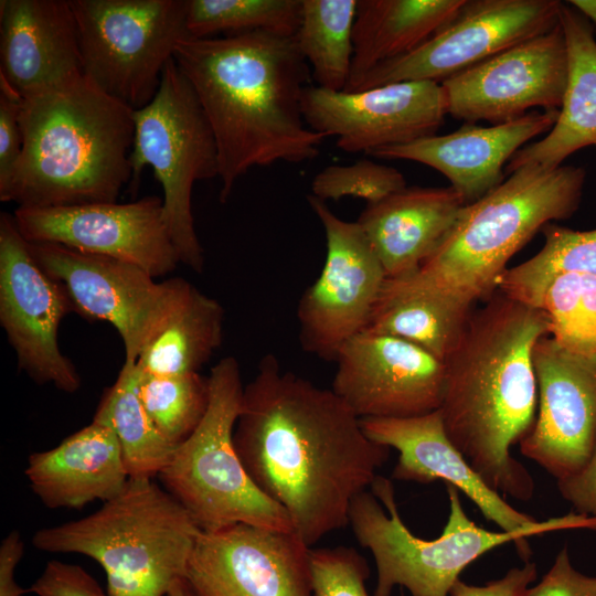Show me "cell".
<instances>
[{"mask_svg":"<svg viewBox=\"0 0 596 596\" xmlns=\"http://www.w3.org/2000/svg\"><path fill=\"white\" fill-rule=\"evenodd\" d=\"M470 313V308L445 298L401 295L379 299L365 330L406 340L445 363Z\"/></svg>","mask_w":596,"mask_h":596,"instance_id":"cell-31","label":"cell"},{"mask_svg":"<svg viewBox=\"0 0 596 596\" xmlns=\"http://www.w3.org/2000/svg\"><path fill=\"white\" fill-rule=\"evenodd\" d=\"M24 473L34 494L50 509L108 501L129 479L115 433L95 421L56 447L31 454Z\"/></svg>","mask_w":596,"mask_h":596,"instance_id":"cell-25","label":"cell"},{"mask_svg":"<svg viewBox=\"0 0 596 596\" xmlns=\"http://www.w3.org/2000/svg\"><path fill=\"white\" fill-rule=\"evenodd\" d=\"M234 445L254 483L310 547L349 525L353 500L390 456L331 389L283 370L272 353L244 386Z\"/></svg>","mask_w":596,"mask_h":596,"instance_id":"cell-1","label":"cell"},{"mask_svg":"<svg viewBox=\"0 0 596 596\" xmlns=\"http://www.w3.org/2000/svg\"><path fill=\"white\" fill-rule=\"evenodd\" d=\"M207 382L202 422L158 476L164 489L202 531L237 523L294 531L287 512L254 483L234 445L244 392L237 360L221 359Z\"/></svg>","mask_w":596,"mask_h":596,"instance_id":"cell-8","label":"cell"},{"mask_svg":"<svg viewBox=\"0 0 596 596\" xmlns=\"http://www.w3.org/2000/svg\"><path fill=\"white\" fill-rule=\"evenodd\" d=\"M465 202L449 187H405L369 203L356 222L387 279L415 273L456 224Z\"/></svg>","mask_w":596,"mask_h":596,"instance_id":"cell-24","label":"cell"},{"mask_svg":"<svg viewBox=\"0 0 596 596\" xmlns=\"http://www.w3.org/2000/svg\"><path fill=\"white\" fill-rule=\"evenodd\" d=\"M30 248L41 267L61 284L73 311L115 327L129 364L137 362L195 288L181 277L156 281L137 265L58 244L30 243Z\"/></svg>","mask_w":596,"mask_h":596,"instance_id":"cell-11","label":"cell"},{"mask_svg":"<svg viewBox=\"0 0 596 596\" xmlns=\"http://www.w3.org/2000/svg\"><path fill=\"white\" fill-rule=\"evenodd\" d=\"M538 309L549 320V336L564 349L596 354V277L560 273L546 284Z\"/></svg>","mask_w":596,"mask_h":596,"instance_id":"cell-35","label":"cell"},{"mask_svg":"<svg viewBox=\"0 0 596 596\" xmlns=\"http://www.w3.org/2000/svg\"><path fill=\"white\" fill-rule=\"evenodd\" d=\"M73 311L61 286L33 256L13 215H0V324L19 368L38 384L75 393L81 377L61 352L58 328Z\"/></svg>","mask_w":596,"mask_h":596,"instance_id":"cell-14","label":"cell"},{"mask_svg":"<svg viewBox=\"0 0 596 596\" xmlns=\"http://www.w3.org/2000/svg\"><path fill=\"white\" fill-rule=\"evenodd\" d=\"M167 596H194L185 578L179 579L169 590Z\"/></svg>","mask_w":596,"mask_h":596,"instance_id":"cell-45","label":"cell"},{"mask_svg":"<svg viewBox=\"0 0 596 596\" xmlns=\"http://www.w3.org/2000/svg\"><path fill=\"white\" fill-rule=\"evenodd\" d=\"M558 0H466L456 17L412 52L384 62L349 92L444 79L560 23ZM347 92V91H345Z\"/></svg>","mask_w":596,"mask_h":596,"instance_id":"cell-13","label":"cell"},{"mask_svg":"<svg viewBox=\"0 0 596 596\" xmlns=\"http://www.w3.org/2000/svg\"><path fill=\"white\" fill-rule=\"evenodd\" d=\"M406 187L404 175L395 168L369 159L349 166L330 164L311 181V195L327 201L344 196L375 203Z\"/></svg>","mask_w":596,"mask_h":596,"instance_id":"cell-36","label":"cell"},{"mask_svg":"<svg viewBox=\"0 0 596 596\" xmlns=\"http://www.w3.org/2000/svg\"><path fill=\"white\" fill-rule=\"evenodd\" d=\"M567 2L583 13L590 22L596 23V0H571Z\"/></svg>","mask_w":596,"mask_h":596,"instance_id":"cell-44","label":"cell"},{"mask_svg":"<svg viewBox=\"0 0 596 596\" xmlns=\"http://www.w3.org/2000/svg\"><path fill=\"white\" fill-rule=\"evenodd\" d=\"M540 310L502 294L471 312L445 361L439 413L451 444L486 483L526 501L534 482L510 449L531 432L538 408L532 352L549 336Z\"/></svg>","mask_w":596,"mask_h":596,"instance_id":"cell-3","label":"cell"},{"mask_svg":"<svg viewBox=\"0 0 596 596\" xmlns=\"http://www.w3.org/2000/svg\"><path fill=\"white\" fill-rule=\"evenodd\" d=\"M224 309L194 288L171 322L146 347L136 365L153 375L198 373L220 348Z\"/></svg>","mask_w":596,"mask_h":596,"instance_id":"cell-29","label":"cell"},{"mask_svg":"<svg viewBox=\"0 0 596 596\" xmlns=\"http://www.w3.org/2000/svg\"><path fill=\"white\" fill-rule=\"evenodd\" d=\"M83 74L134 110L148 105L187 31L188 0H70Z\"/></svg>","mask_w":596,"mask_h":596,"instance_id":"cell-10","label":"cell"},{"mask_svg":"<svg viewBox=\"0 0 596 596\" xmlns=\"http://www.w3.org/2000/svg\"><path fill=\"white\" fill-rule=\"evenodd\" d=\"M558 111L531 110L518 119L489 127L466 123L454 132L386 147L371 156L411 160L439 171L467 205L503 181L505 162L530 139L549 132Z\"/></svg>","mask_w":596,"mask_h":596,"instance_id":"cell-22","label":"cell"},{"mask_svg":"<svg viewBox=\"0 0 596 596\" xmlns=\"http://www.w3.org/2000/svg\"><path fill=\"white\" fill-rule=\"evenodd\" d=\"M310 549L295 531L245 523L201 531L185 581L194 596H312Z\"/></svg>","mask_w":596,"mask_h":596,"instance_id":"cell-18","label":"cell"},{"mask_svg":"<svg viewBox=\"0 0 596 596\" xmlns=\"http://www.w3.org/2000/svg\"><path fill=\"white\" fill-rule=\"evenodd\" d=\"M83 75L70 0L0 1V78L21 98Z\"/></svg>","mask_w":596,"mask_h":596,"instance_id":"cell-21","label":"cell"},{"mask_svg":"<svg viewBox=\"0 0 596 596\" xmlns=\"http://www.w3.org/2000/svg\"><path fill=\"white\" fill-rule=\"evenodd\" d=\"M536 575L535 563L529 561L482 586L470 585L459 578L453 585L449 596H523L529 585L536 579Z\"/></svg>","mask_w":596,"mask_h":596,"instance_id":"cell-41","label":"cell"},{"mask_svg":"<svg viewBox=\"0 0 596 596\" xmlns=\"http://www.w3.org/2000/svg\"><path fill=\"white\" fill-rule=\"evenodd\" d=\"M307 126L345 152L372 155L436 135L447 115L440 83L411 81L359 92L307 85L301 94Z\"/></svg>","mask_w":596,"mask_h":596,"instance_id":"cell-16","label":"cell"},{"mask_svg":"<svg viewBox=\"0 0 596 596\" xmlns=\"http://www.w3.org/2000/svg\"><path fill=\"white\" fill-rule=\"evenodd\" d=\"M538 415L521 453L562 480L579 472L596 444V354L542 337L532 352Z\"/></svg>","mask_w":596,"mask_h":596,"instance_id":"cell-20","label":"cell"},{"mask_svg":"<svg viewBox=\"0 0 596 596\" xmlns=\"http://www.w3.org/2000/svg\"><path fill=\"white\" fill-rule=\"evenodd\" d=\"M202 530L166 489L129 478L96 512L38 530L33 545L78 553L105 571L109 596H167L187 566Z\"/></svg>","mask_w":596,"mask_h":596,"instance_id":"cell-6","label":"cell"},{"mask_svg":"<svg viewBox=\"0 0 596 596\" xmlns=\"http://www.w3.org/2000/svg\"><path fill=\"white\" fill-rule=\"evenodd\" d=\"M523 596H596V576L577 571L565 545L540 583L529 587Z\"/></svg>","mask_w":596,"mask_h":596,"instance_id":"cell-40","label":"cell"},{"mask_svg":"<svg viewBox=\"0 0 596 596\" xmlns=\"http://www.w3.org/2000/svg\"><path fill=\"white\" fill-rule=\"evenodd\" d=\"M137 372V392L147 414L161 435L178 447L193 434L206 413L207 377L199 372L153 375L138 368Z\"/></svg>","mask_w":596,"mask_h":596,"instance_id":"cell-34","label":"cell"},{"mask_svg":"<svg viewBox=\"0 0 596 596\" xmlns=\"http://www.w3.org/2000/svg\"><path fill=\"white\" fill-rule=\"evenodd\" d=\"M541 232L542 248L522 264L507 268L497 281L500 294L535 309L554 275L578 273L596 277V230L575 231L551 222Z\"/></svg>","mask_w":596,"mask_h":596,"instance_id":"cell-32","label":"cell"},{"mask_svg":"<svg viewBox=\"0 0 596 596\" xmlns=\"http://www.w3.org/2000/svg\"><path fill=\"white\" fill-rule=\"evenodd\" d=\"M466 0H358L353 61L344 91L375 66L403 56L451 21Z\"/></svg>","mask_w":596,"mask_h":596,"instance_id":"cell-27","label":"cell"},{"mask_svg":"<svg viewBox=\"0 0 596 596\" xmlns=\"http://www.w3.org/2000/svg\"><path fill=\"white\" fill-rule=\"evenodd\" d=\"M567 83V51L561 24L440 82L447 115L492 125L526 110H560Z\"/></svg>","mask_w":596,"mask_h":596,"instance_id":"cell-15","label":"cell"},{"mask_svg":"<svg viewBox=\"0 0 596 596\" xmlns=\"http://www.w3.org/2000/svg\"><path fill=\"white\" fill-rule=\"evenodd\" d=\"M309 566L312 596H370L365 588L369 565L353 547H311Z\"/></svg>","mask_w":596,"mask_h":596,"instance_id":"cell-37","label":"cell"},{"mask_svg":"<svg viewBox=\"0 0 596 596\" xmlns=\"http://www.w3.org/2000/svg\"><path fill=\"white\" fill-rule=\"evenodd\" d=\"M21 97L0 78V198L6 194L22 156Z\"/></svg>","mask_w":596,"mask_h":596,"instance_id":"cell-38","label":"cell"},{"mask_svg":"<svg viewBox=\"0 0 596 596\" xmlns=\"http://www.w3.org/2000/svg\"><path fill=\"white\" fill-rule=\"evenodd\" d=\"M29 589L38 596H109L84 568L57 560L47 562Z\"/></svg>","mask_w":596,"mask_h":596,"instance_id":"cell-39","label":"cell"},{"mask_svg":"<svg viewBox=\"0 0 596 596\" xmlns=\"http://www.w3.org/2000/svg\"><path fill=\"white\" fill-rule=\"evenodd\" d=\"M134 111L84 75L21 98L22 156L0 200L18 207L117 202L132 178Z\"/></svg>","mask_w":596,"mask_h":596,"instance_id":"cell-4","label":"cell"},{"mask_svg":"<svg viewBox=\"0 0 596 596\" xmlns=\"http://www.w3.org/2000/svg\"><path fill=\"white\" fill-rule=\"evenodd\" d=\"M137 368L124 363L115 383L105 390L93 421L115 433L129 478L158 477L177 447L157 429L137 392Z\"/></svg>","mask_w":596,"mask_h":596,"instance_id":"cell-28","label":"cell"},{"mask_svg":"<svg viewBox=\"0 0 596 596\" xmlns=\"http://www.w3.org/2000/svg\"><path fill=\"white\" fill-rule=\"evenodd\" d=\"M361 425L373 441L398 451L393 479L444 480L465 493L501 531H519L539 522L510 505L473 470L447 437L438 409L407 418H362Z\"/></svg>","mask_w":596,"mask_h":596,"instance_id":"cell-23","label":"cell"},{"mask_svg":"<svg viewBox=\"0 0 596 596\" xmlns=\"http://www.w3.org/2000/svg\"><path fill=\"white\" fill-rule=\"evenodd\" d=\"M307 201L324 231L327 255L298 301L299 340L304 351L336 361L344 343L366 329L386 275L356 221L340 219L311 194Z\"/></svg>","mask_w":596,"mask_h":596,"instance_id":"cell-12","label":"cell"},{"mask_svg":"<svg viewBox=\"0 0 596 596\" xmlns=\"http://www.w3.org/2000/svg\"><path fill=\"white\" fill-rule=\"evenodd\" d=\"M24 553V544L19 531H11L0 545V596H23L30 589L15 582V567Z\"/></svg>","mask_w":596,"mask_h":596,"instance_id":"cell-43","label":"cell"},{"mask_svg":"<svg viewBox=\"0 0 596 596\" xmlns=\"http://www.w3.org/2000/svg\"><path fill=\"white\" fill-rule=\"evenodd\" d=\"M20 233L30 243H53L137 265L155 278L179 264L169 236L162 199L54 207H17Z\"/></svg>","mask_w":596,"mask_h":596,"instance_id":"cell-17","label":"cell"},{"mask_svg":"<svg viewBox=\"0 0 596 596\" xmlns=\"http://www.w3.org/2000/svg\"><path fill=\"white\" fill-rule=\"evenodd\" d=\"M560 24L567 51V83L558 117L546 136L518 150L505 172L538 164L554 169L572 153L596 146V38L592 22L567 1Z\"/></svg>","mask_w":596,"mask_h":596,"instance_id":"cell-26","label":"cell"},{"mask_svg":"<svg viewBox=\"0 0 596 596\" xmlns=\"http://www.w3.org/2000/svg\"><path fill=\"white\" fill-rule=\"evenodd\" d=\"M358 0H301L295 42L316 86L344 91L353 61Z\"/></svg>","mask_w":596,"mask_h":596,"instance_id":"cell-30","label":"cell"},{"mask_svg":"<svg viewBox=\"0 0 596 596\" xmlns=\"http://www.w3.org/2000/svg\"><path fill=\"white\" fill-rule=\"evenodd\" d=\"M586 172L581 167L523 166L464 206L439 247L412 275L387 279L379 299L425 294L471 308L490 298L509 259L544 225L577 210Z\"/></svg>","mask_w":596,"mask_h":596,"instance_id":"cell-5","label":"cell"},{"mask_svg":"<svg viewBox=\"0 0 596 596\" xmlns=\"http://www.w3.org/2000/svg\"><path fill=\"white\" fill-rule=\"evenodd\" d=\"M131 183L146 166L162 188L163 220L179 263L201 273L204 252L194 227L192 190L196 181L219 178L214 135L199 98L174 57L166 64L153 99L134 111Z\"/></svg>","mask_w":596,"mask_h":596,"instance_id":"cell-9","label":"cell"},{"mask_svg":"<svg viewBox=\"0 0 596 596\" xmlns=\"http://www.w3.org/2000/svg\"><path fill=\"white\" fill-rule=\"evenodd\" d=\"M449 514L443 533L434 540L413 534L400 517L391 479L377 476L371 489L359 494L349 511V525L376 566L372 596H391L395 586L411 596H449L460 573L485 553L514 543L519 556L529 562L526 538L553 531L596 530V518L571 512L519 531H489L464 511L459 491L447 485Z\"/></svg>","mask_w":596,"mask_h":596,"instance_id":"cell-7","label":"cell"},{"mask_svg":"<svg viewBox=\"0 0 596 596\" xmlns=\"http://www.w3.org/2000/svg\"><path fill=\"white\" fill-rule=\"evenodd\" d=\"M300 9L301 0H188L187 31L194 39L256 31L294 38Z\"/></svg>","mask_w":596,"mask_h":596,"instance_id":"cell-33","label":"cell"},{"mask_svg":"<svg viewBox=\"0 0 596 596\" xmlns=\"http://www.w3.org/2000/svg\"><path fill=\"white\" fill-rule=\"evenodd\" d=\"M557 488L574 512L596 518V444L584 468L570 478L557 480Z\"/></svg>","mask_w":596,"mask_h":596,"instance_id":"cell-42","label":"cell"},{"mask_svg":"<svg viewBox=\"0 0 596 596\" xmlns=\"http://www.w3.org/2000/svg\"><path fill=\"white\" fill-rule=\"evenodd\" d=\"M331 390L362 418H407L439 409L446 368L424 349L364 330L340 349Z\"/></svg>","mask_w":596,"mask_h":596,"instance_id":"cell-19","label":"cell"},{"mask_svg":"<svg viewBox=\"0 0 596 596\" xmlns=\"http://www.w3.org/2000/svg\"><path fill=\"white\" fill-rule=\"evenodd\" d=\"M173 57L214 135L221 202L252 168L319 155L327 136L305 123L301 94L310 68L294 38L262 31L184 38Z\"/></svg>","mask_w":596,"mask_h":596,"instance_id":"cell-2","label":"cell"}]
</instances>
